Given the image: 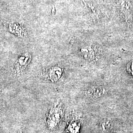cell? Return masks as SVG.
<instances>
[{
  "instance_id": "8992f818",
  "label": "cell",
  "mask_w": 133,
  "mask_h": 133,
  "mask_svg": "<svg viewBox=\"0 0 133 133\" xmlns=\"http://www.w3.org/2000/svg\"><path fill=\"white\" fill-rule=\"evenodd\" d=\"M85 95L90 99H97L103 96L105 93V89L102 86L92 85L86 89Z\"/></svg>"
},
{
  "instance_id": "5b68a950",
  "label": "cell",
  "mask_w": 133,
  "mask_h": 133,
  "mask_svg": "<svg viewBox=\"0 0 133 133\" xmlns=\"http://www.w3.org/2000/svg\"><path fill=\"white\" fill-rule=\"evenodd\" d=\"M83 123L82 119L76 116H72L67 123L66 132L68 133H80L81 126Z\"/></svg>"
},
{
  "instance_id": "ba28073f",
  "label": "cell",
  "mask_w": 133,
  "mask_h": 133,
  "mask_svg": "<svg viewBox=\"0 0 133 133\" xmlns=\"http://www.w3.org/2000/svg\"><path fill=\"white\" fill-rule=\"evenodd\" d=\"M101 128L105 133H114L117 130L116 124L110 118L104 119L101 123Z\"/></svg>"
},
{
  "instance_id": "52a82bcc",
  "label": "cell",
  "mask_w": 133,
  "mask_h": 133,
  "mask_svg": "<svg viewBox=\"0 0 133 133\" xmlns=\"http://www.w3.org/2000/svg\"><path fill=\"white\" fill-rule=\"evenodd\" d=\"M96 48L91 46V45L82 48L81 52L84 58L89 62L96 61L100 57L98 54V51L95 50Z\"/></svg>"
},
{
  "instance_id": "9c48e42d",
  "label": "cell",
  "mask_w": 133,
  "mask_h": 133,
  "mask_svg": "<svg viewBox=\"0 0 133 133\" xmlns=\"http://www.w3.org/2000/svg\"><path fill=\"white\" fill-rule=\"evenodd\" d=\"M18 133H22V131H21V130H20V131H19V132H18Z\"/></svg>"
},
{
  "instance_id": "277c9868",
  "label": "cell",
  "mask_w": 133,
  "mask_h": 133,
  "mask_svg": "<svg viewBox=\"0 0 133 133\" xmlns=\"http://www.w3.org/2000/svg\"><path fill=\"white\" fill-rule=\"evenodd\" d=\"M6 26L9 32L20 38H24L27 35L26 29L19 22L10 21L7 23Z\"/></svg>"
},
{
  "instance_id": "6da1fadb",
  "label": "cell",
  "mask_w": 133,
  "mask_h": 133,
  "mask_svg": "<svg viewBox=\"0 0 133 133\" xmlns=\"http://www.w3.org/2000/svg\"><path fill=\"white\" fill-rule=\"evenodd\" d=\"M64 112L62 105L57 103L49 110L46 118V124L48 128L54 131L57 129L62 123Z\"/></svg>"
},
{
  "instance_id": "3957f363",
  "label": "cell",
  "mask_w": 133,
  "mask_h": 133,
  "mask_svg": "<svg viewBox=\"0 0 133 133\" xmlns=\"http://www.w3.org/2000/svg\"><path fill=\"white\" fill-rule=\"evenodd\" d=\"M63 73V70L60 66H55L44 69L42 72V76L47 81L56 82L62 77Z\"/></svg>"
},
{
  "instance_id": "7a4b0ae2",
  "label": "cell",
  "mask_w": 133,
  "mask_h": 133,
  "mask_svg": "<svg viewBox=\"0 0 133 133\" xmlns=\"http://www.w3.org/2000/svg\"><path fill=\"white\" fill-rule=\"evenodd\" d=\"M32 58V55L28 51L20 53L16 58L12 68V75L15 77L23 76L27 71Z\"/></svg>"
}]
</instances>
